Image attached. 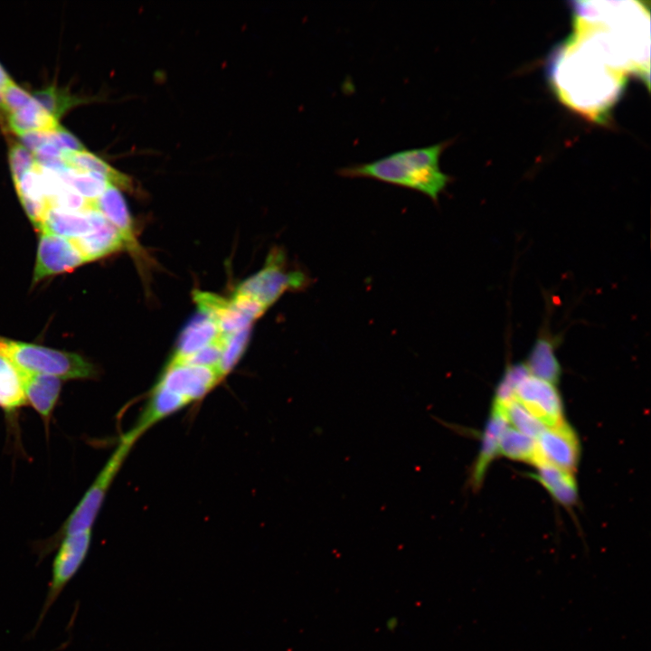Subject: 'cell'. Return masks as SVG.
<instances>
[{
  "label": "cell",
  "instance_id": "cell-1",
  "mask_svg": "<svg viewBox=\"0 0 651 651\" xmlns=\"http://www.w3.org/2000/svg\"><path fill=\"white\" fill-rule=\"evenodd\" d=\"M552 74L561 99L596 120L606 117L625 80L598 46L575 35L556 57Z\"/></svg>",
  "mask_w": 651,
  "mask_h": 651
},
{
  "label": "cell",
  "instance_id": "cell-2",
  "mask_svg": "<svg viewBox=\"0 0 651 651\" xmlns=\"http://www.w3.org/2000/svg\"><path fill=\"white\" fill-rule=\"evenodd\" d=\"M449 141L404 149L379 159L338 169L341 176L370 178L420 192L437 202L450 182L439 159Z\"/></svg>",
  "mask_w": 651,
  "mask_h": 651
},
{
  "label": "cell",
  "instance_id": "cell-3",
  "mask_svg": "<svg viewBox=\"0 0 651 651\" xmlns=\"http://www.w3.org/2000/svg\"><path fill=\"white\" fill-rule=\"evenodd\" d=\"M136 441L137 439L128 432L121 437L116 449L61 530L35 546L39 562L56 549L65 536L91 530L107 492Z\"/></svg>",
  "mask_w": 651,
  "mask_h": 651
},
{
  "label": "cell",
  "instance_id": "cell-4",
  "mask_svg": "<svg viewBox=\"0 0 651 651\" xmlns=\"http://www.w3.org/2000/svg\"><path fill=\"white\" fill-rule=\"evenodd\" d=\"M0 355L19 370L61 380L90 379L96 371L81 355L0 336Z\"/></svg>",
  "mask_w": 651,
  "mask_h": 651
},
{
  "label": "cell",
  "instance_id": "cell-5",
  "mask_svg": "<svg viewBox=\"0 0 651 651\" xmlns=\"http://www.w3.org/2000/svg\"><path fill=\"white\" fill-rule=\"evenodd\" d=\"M308 282L302 271L289 269L284 253L275 249L264 267L243 281L236 292L250 296L269 308L285 292L303 289Z\"/></svg>",
  "mask_w": 651,
  "mask_h": 651
},
{
  "label": "cell",
  "instance_id": "cell-6",
  "mask_svg": "<svg viewBox=\"0 0 651 651\" xmlns=\"http://www.w3.org/2000/svg\"><path fill=\"white\" fill-rule=\"evenodd\" d=\"M90 542L91 530L65 536L59 542L58 551L52 561L47 594L30 637L36 634L52 606L80 571L88 555Z\"/></svg>",
  "mask_w": 651,
  "mask_h": 651
},
{
  "label": "cell",
  "instance_id": "cell-7",
  "mask_svg": "<svg viewBox=\"0 0 651 651\" xmlns=\"http://www.w3.org/2000/svg\"><path fill=\"white\" fill-rule=\"evenodd\" d=\"M514 399L545 427L565 421L563 404L556 385L527 371L516 383Z\"/></svg>",
  "mask_w": 651,
  "mask_h": 651
},
{
  "label": "cell",
  "instance_id": "cell-8",
  "mask_svg": "<svg viewBox=\"0 0 651 651\" xmlns=\"http://www.w3.org/2000/svg\"><path fill=\"white\" fill-rule=\"evenodd\" d=\"M222 378L218 367L170 361L156 384L179 394L192 403L207 395Z\"/></svg>",
  "mask_w": 651,
  "mask_h": 651
},
{
  "label": "cell",
  "instance_id": "cell-9",
  "mask_svg": "<svg viewBox=\"0 0 651 651\" xmlns=\"http://www.w3.org/2000/svg\"><path fill=\"white\" fill-rule=\"evenodd\" d=\"M537 459L572 473L580 458V442L574 429L565 421L546 427L537 437ZM533 464V465H534Z\"/></svg>",
  "mask_w": 651,
  "mask_h": 651
},
{
  "label": "cell",
  "instance_id": "cell-10",
  "mask_svg": "<svg viewBox=\"0 0 651 651\" xmlns=\"http://www.w3.org/2000/svg\"><path fill=\"white\" fill-rule=\"evenodd\" d=\"M85 263L82 256L71 240L42 233L39 240L33 283L46 277L72 271Z\"/></svg>",
  "mask_w": 651,
  "mask_h": 651
},
{
  "label": "cell",
  "instance_id": "cell-11",
  "mask_svg": "<svg viewBox=\"0 0 651 651\" xmlns=\"http://www.w3.org/2000/svg\"><path fill=\"white\" fill-rule=\"evenodd\" d=\"M99 212L95 207L83 212H69L57 208H49L44 215L39 231L75 240L89 234L94 229Z\"/></svg>",
  "mask_w": 651,
  "mask_h": 651
},
{
  "label": "cell",
  "instance_id": "cell-12",
  "mask_svg": "<svg viewBox=\"0 0 651 651\" xmlns=\"http://www.w3.org/2000/svg\"><path fill=\"white\" fill-rule=\"evenodd\" d=\"M508 426L502 409L492 404L491 412L482 435L480 449L470 474V485L474 489L481 486L489 465L499 455L500 439Z\"/></svg>",
  "mask_w": 651,
  "mask_h": 651
},
{
  "label": "cell",
  "instance_id": "cell-13",
  "mask_svg": "<svg viewBox=\"0 0 651 651\" xmlns=\"http://www.w3.org/2000/svg\"><path fill=\"white\" fill-rule=\"evenodd\" d=\"M95 208L115 227L119 233L124 248L138 253L132 219L126 201L117 186L108 184L95 203Z\"/></svg>",
  "mask_w": 651,
  "mask_h": 651
},
{
  "label": "cell",
  "instance_id": "cell-14",
  "mask_svg": "<svg viewBox=\"0 0 651 651\" xmlns=\"http://www.w3.org/2000/svg\"><path fill=\"white\" fill-rule=\"evenodd\" d=\"M19 372L26 402L44 420H49L60 397L61 379L52 375L33 373L22 370H19Z\"/></svg>",
  "mask_w": 651,
  "mask_h": 651
},
{
  "label": "cell",
  "instance_id": "cell-15",
  "mask_svg": "<svg viewBox=\"0 0 651 651\" xmlns=\"http://www.w3.org/2000/svg\"><path fill=\"white\" fill-rule=\"evenodd\" d=\"M71 241L85 262L96 260L124 248L119 233L100 212L91 232Z\"/></svg>",
  "mask_w": 651,
  "mask_h": 651
},
{
  "label": "cell",
  "instance_id": "cell-16",
  "mask_svg": "<svg viewBox=\"0 0 651 651\" xmlns=\"http://www.w3.org/2000/svg\"><path fill=\"white\" fill-rule=\"evenodd\" d=\"M188 404L184 397L156 384L137 424L128 432L138 439L154 424Z\"/></svg>",
  "mask_w": 651,
  "mask_h": 651
},
{
  "label": "cell",
  "instance_id": "cell-17",
  "mask_svg": "<svg viewBox=\"0 0 651 651\" xmlns=\"http://www.w3.org/2000/svg\"><path fill=\"white\" fill-rule=\"evenodd\" d=\"M222 335L213 318L199 311L183 330L172 359L185 358L215 342Z\"/></svg>",
  "mask_w": 651,
  "mask_h": 651
},
{
  "label": "cell",
  "instance_id": "cell-18",
  "mask_svg": "<svg viewBox=\"0 0 651 651\" xmlns=\"http://www.w3.org/2000/svg\"><path fill=\"white\" fill-rule=\"evenodd\" d=\"M536 473L530 474L563 506H572L578 501V487L572 473L545 462L533 465Z\"/></svg>",
  "mask_w": 651,
  "mask_h": 651
},
{
  "label": "cell",
  "instance_id": "cell-19",
  "mask_svg": "<svg viewBox=\"0 0 651 651\" xmlns=\"http://www.w3.org/2000/svg\"><path fill=\"white\" fill-rule=\"evenodd\" d=\"M61 158L68 167L98 175L118 188L127 191L133 188L128 175L115 169L102 158L89 151H62Z\"/></svg>",
  "mask_w": 651,
  "mask_h": 651
},
{
  "label": "cell",
  "instance_id": "cell-20",
  "mask_svg": "<svg viewBox=\"0 0 651 651\" xmlns=\"http://www.w3.org/2000/svg\"><path fill=\"white\" fill-rule=\"evenodd\" d=\"M533 376L556 385L561 374V368L555 354L552 340L542 336L537 338L524 363Z\"/></svg>",
  "mask_w": 651,
  "mask_h": 651
},
{
  "label": "cell",
  "instance_id": "cell-21",
  "mask_svg": "<svg viewBox=\"0 0 651 651\" xmlns=\"http://www.w3.org/2000/svg\"><path fill=\"white\" fill-rule=\"evenodd\" d=\"M6 120L8 127L18 136L30 131L52 132L60 126L58 119L33 99L22 108L8 114Z\"/></svg>",
  "mask_w": 651,
  "mask_h": 651
},
{
  "label": "cell",
  "instance_id": "cell-22",
  "mask_svg": "<svg viewBox=\"0 0 651 651\" xmlns=\"http://www.w3.org/2000/svg\"><path fill=\"white\" fill-rule=\"evenodd\" d=\"M26 403L18 368L0 355V409L13 414Z\"/></svg>",
  "mask_w": 651,
  "mask_h": 651
},
{
  "label": "cell",
  "instance_id": "cell-23",
  "mask_svg": "<svg viewBox=\"0 0 651 651\" xmlns=\"http://www.w3.org/2000/svg\"><path fill=\"white\" fill-rule=\"evenodd\" d=\"M61 181L75 190L95 207L96 201L110 184L105 178L93 173L66 167L57 172Z\"/></svg>",
  "mask_w": 651,
  "mask_h": 651
},
{
  "label": "cell",
  "instance_id": "cell-24",
  "mask_svg": "<svg viewBox=\"0 0 651 651\" xmlns=\"http://www.w3.org/2000/svg\"><path fill=\"white\" fill-rule=\"evenodd\" d=\"M499 455L534 464L537 459L536 440L508 426L500 439Z\"/></svg>",
  "mask_w": 651,
  "mask_h": 651
},
{
  "label": "cell",
  "instance_id": "cell-25",
  "mask_svg": "<svg viewBox=\"0 0 651 651\" xmlns=\"http://www.w3.org/2000/svg\"><path fill=\"white\" fill-rule=\"evenodd\" d=\"M32 97L57 119L67 110L80 103V99L55 86L37 90L33 91Z\"/></svg>",
  "mask_w": 651,
  "mask_h": 651
},
{
  "label": "cell",
  "instance_id": "cell-26",
  "mask_svg": "<svg viewBox=\"0 0 651 651\" xmlns=\"http://www.w3.org/2000/svg\"><path fill=\"white\" fill-rule=\"evenodd\" d=\"M493 403L502 409L509 426L528 437L536 439L546 428L515 400L505 405Z\"/></svg>",
  "mask_w": 651,
  "mask_h": 651
},
{
  "label": "cell",
  "instance_id": "cell-27",
  "mask_svg": "<svg viewBox=\"0 0 651 651\" xmlns=\"http://www.w3.org/2000/svg\"><path fill=\"white\" fill-rule=\"evenodd\" d=\"M248 326L230 335H223V347L219 369L224 377L239 362L243 354L250 334Z\"/></svg>",
  "mask_w": 651,
  "mask_h": 651
},
{
  "label": "cell",
  "instance_id": "cell-28",
  "mask_svg": "<svg viewBox=\"0 0 651 651\" xmlns=\"http://www.w3.org/2000/svg\"><path fill=\"white\" fill-rule=\"evenodd\" d=\"M8 164L14 183L37 164L33 154L24 146L14 143L8 150Z\"/></svg>",
  "mask_w": 651,
  "mask_h": 651
},
{
  "label": "cell",
  "instance_id": "cell-29",
  "mask_svg": "<svg viewBox=\"0 0 651 651\" xmlns=\"http://www.w3.org/2000/svg\"><path fill=\"white\" fill-rule=\"evenodd\" d=\"M222 347H223V334L215 342L204 346L203 348L198 350L197 352L193 353V354H191L185 358L180 359V360L172 359L171 361L175 362V363H187V364L203 365V366H210V367H218L219 368L222 353Z\"/></svg>",
  "mask_w": 651,
  "mask_h": 651
},
{
  "label": "cell",
  "instance_id": "cell-30",
  "mask_svg": "<svg viewBox=\"0 0 651 651\" xmlns=\"http://www.w3.org/2000/svg\"><path fill=\"white\" fill-rule=\"evenodd\" d=\"M3 97L7 115L22 108L32 99V95L24 89L10 80L3 88Z\"/></svg>",
  "mask_w": 651,
  "mask_h": 651
},
{
  "label": "cell",
  "instance_id": "cell-31",
  "mask_svg": "<svg viewBox=\"0 0 651 651\" xmlns=\"http://www.w3.org/2000/svg\"><path fill=\"white\" fill-rule=\"evenodd\" d=\"M51 141L62 151L75 152L85 150L80 141L61 126L51 133Z\"/></svg>",
  "mask_w": 651,
  "mask_h": 651
},
{
  "label": "cell",
  "instance_id": "cell-32",
  "mask_svg": "<svg viewBox=\"0 0 651 651\" xmlns=\"http://www.w3.org/2000/svg\"><path fill=\"white\" fill-rule=\"evenodd\" d=\"M51 133L46 131H30L19 136L23 146L32 153L51 140Z\"/></svg>",
  "mask_w": 651,
  "mask_h": 651
},
{
  "label": "cell",
  "instance_id": "cell-33",
  "mask_svg": "<svg viewBox=\"0 0 651 651\" xmlns=\"http://www.w3.org/2000/svg\"><path fill=\"white\" fill-rule=\"evenodd\" d=\"M10 80H12V79L3 68V66L0 64V88H3Z\"/></svg>",
  "mask_w": 651,
  "mask_h": 651
},
{
  "label": "cell",
  "instance_id": "cell-34",
  "mask_svg": "<svg viewBox=\"0 0 651 651\" xmlns=\"http://www.w3.org/2000/svg\"><path fill=\"white\" fill-rule=\"evenodd\" d=\"M5 117H7V113L5 107L2 88H0V119H3Z\"/></svg>",
  "mask_w": 651,
  "mask_h": 651
}]
</instances>
